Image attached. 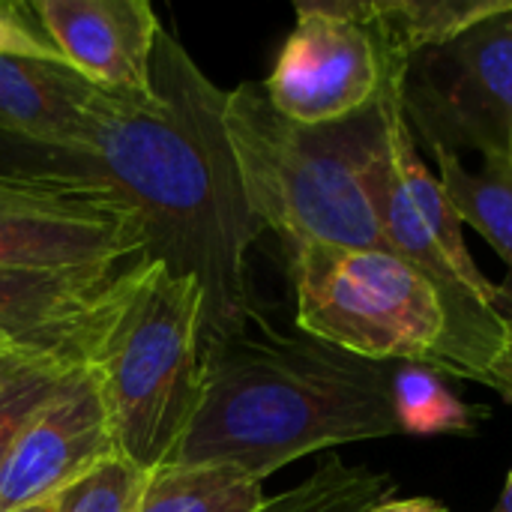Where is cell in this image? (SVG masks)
<instances>
[{
	"label": "cell",
	"instance_id": "24",
	"mask_svg": "<svg viewBox=\"0 0 512 512\" xmlns=\"http://www.w3.org/2000/svg\"><path fill=\"white\" fill-rule=\"evenodd\" d=\"M369 512H450L444 504L432 501V498H402V501H381Z\"/></svg>",
	"mask_w": 512,
	"mask_h": 512
},
{
	"label": "cell",
	"instance_id": "7",
	"mask_svg": "<svg viewBox=\"0 0 512 512\" xmlns=\"http://www.w3.org/2000/svg\"><path fill=\"white\" fill-rule=\"evenodd\" d=\"M402 111L414 141L429 150L510 153L512 0L405 60Z\"/></svg>",
	"mask_w": 512,
	"mask_h": 512
},
{
	"label": "cell",
	"instance_id": "3",
	"mask_svg": "<svg viewBox=\"0 0 512 512\" xmlns=\"http://www.w3.org/2000/svg\"><path fill=\"white\" fill-rule=\"evenodd\" d=\"M402 72L378 102L321 126L282 117L261 81L228 90L225 126L249 204L285 249L303 243L387 249L378 189L402 117Z\"/></svg>",
	"mask_w": 512,
	"mask_h": 512
},
{
	"label": "cell",
	"instance_id": "19",
	"mask_svg": "<svg viewBox=\"0 0 512 512\" xmlns=\"http://www.w3.org/2000/svg\"><path fill=\"white\" fill-rule=\"evenodd\" d=\"M144 483L147 474L114 453L60 489L51 504L54 512H135Z\"/></svg>",
	"mask_w": 512,
	"mask_h": 512
},
{
	"label": "cell",
	"instance_id": "1",
	"mask_svg": "<svg viewBox=\"0 0 512 512\" xmlns=\"http://www.w3.org/2000/svg\"><path fill=\"white\" fill-rule=\"evenodd\" d=\"M153 90L120 99L81 153L0 138V171L72 189L132 216L144 261L195 279L204 297L201 345L261 321L249 249L267 231L255 216L216 87L165 27L156 36Z\"/></svg>",
	"mask_w": 512,
	"mask_h": 512
},
{
	"label": "cell",
	"instance_id": "17",
	"mask_svg": "<svg viewBox=\"0 0 512 512\" xmlns=\"http://www.w3.org/2000/svg\"><path fill=\"white\" fill-rule=\"evenodd\" d=\"M390 396L399 435H474L489 417L486 405H465L447 375L420 363H396Z\"/></svg>",
	"mask_w": 512,
	"mask_h": 512
},
{
	"label": "cell",
	"instance_id": "13",
	"mask_svg": "<svg viewBox=\"0 0 512 512\" xmlns=\"http://www.w3.org/2000/svg\"><path fill=\"white\" fill-rule=\"evenodd\" d=\"M141 255L129 213L102 201L51 210H0V270L123 264Z\"/></svg>",
	"mask_w": 512,
	"mask_h": 512
},
{
	"label": "cell",
	"instance_id": "4",
	"mask_svg": "<svg viewBox=\"0 0 512 512\" xmlns=\"http://www.w3.org/2000/svg\"><path fill=\"white\" fill-rule=\"evenodd\" d=\"M201 315L195 279L135 258L117 276L87 369L96 375L111 438L144 474L171 459L201 396Z\"/></svg>",
	"mask_w": 512,
	"mask_h": 512
},
{
	"label": "cell",
	"instance_id": "29",
	"mask_svg": "<svg viewBox=\"0 0 512 512\" xmlns=\"http://www.w3.org/2000/svg\"><path fill=\"white\" fill-rule=\"evenodd\" d=\"M0 348H6V345H0Z\"/></svg>",
	"mask_w": 512,
	"mask_h": 512
},
{
	"label": "cell",
	"instance_id": "9",
	"mask_svg": "<svg viewBox=\"0 0 512 512\" xmlns=\"http://www.w3.org/2000/svg\"><path fill=\"white\" fill-rule=\"evenodd\" d=\"M120 273V264L0 270V345L87 366Z\"/></svg>",
	"mask_w": 512,
	"mask_h": 512
},
{
	"label": "cell",
	"instance_id": "5",
	"mask_svg": "<svg viewBox=\"0 0 512 512\" xmlns=\"http://www.w3.org/2000/svg\"><path fill=\"white\" fill-rule=\"evenodd\" d=\"M297 327L378 363L438 369L447 318L438 291L390 249L291 246Z\"/></svg>",
	"mask_w": 512,
	"mask_h": 512
},
{
	"label": "cell",
	"instance_id": "15",
	"mask_svg": "<svg viewBox=\"0 0 512 512\" xmlns=\"http://www.w3.org/2000/svg\"><path fill=\"white\" fill-rule=\"evenodd\" d=\"M264 483L234 465H174L147 474L135 512H258Z\"/></svg>",
	"mask_w": 512,
	"mask_h": 512
},
{
	"label": "cell",
	"instance_id": "8",
	"mask_svg": "<svg viewBox=\"0 0 512 512\" xmlns=\"http://www.w3.org/2000/svg\"><path fill=\"white\" fill-rule=\"evenodd\" d=\"M405 69L363 0L297 3V24L285 39L264 93L270 105L306 126L336 123L381 99Z\"/></svg>",
	"mask_w": 512,
	"mask_h": 512
},
{
	"label": "cell",
	"instance_id": "22",
	"mask_svg": "<svg viewBox=\"0 0 512 512\" xmlns=\"http://www.w3.org/2000/svg\"><path fill=\"white\" fill-rule=\"evenodd\" d=\"M78 201H93V198L78 195L63 186L33 180V177L0 171V210H51V207H69Z\"/></svg>",
	"mask_w": 512,
	"mask_h": 512
},
{
	"label": "cell",
	"instance_id": "27",
	"mask_svg": "<svg viewBox=\"0 0 512 512\" xmlns=\"http://www.w3.org/2000/svg\"><path fill=\"white\" fill-rule=\"evenodd\" d=\"M18 512H54V504H51V501H45V504H36V507H27V510H18Z\"/></svg>",
	"mask_w": 512,
	"mask_h": 512
},
{
	"label": "cell",
	"instance_id": "25",
	"mask_svg": "<svg viewBox=\"0 0 512 512\" xmlns=\"http://www.w3.org/2000/svg\"><path fill=\"white\" fill-rule=\"evenodd\" d=\"M30 360V354H21V351H12V348H0V387Z\"/></svg>",
	"mask_w": 512,
	"mask_h": 512
},
{
	"label": "cell",
	"instance_id": "2",
	"mask_svg": "<svg viewBox=\"0 0 512 512\" xmlns=\"http://www.w3.org/2000/svg\"><path fill=\"white\" fill-rule=\"evenodd\" d=\"M393 369L261 318L201 351L198 408L168 462L234 465L264 483L303 456L399 435Z\"/></svg>",
	"mask_w": 512,
	"mask_h": 512
},
{
	"label": "cell",
	"instance_id": "11",
	"mask_svg": "<svg viewBox=\"0 0 512 512\" xmlns=\"http://www.w3.org/2000/svg\"><path fill=\"white\" fill-rule=\"evenodd\" d=\"M30 9L81 78L111 96H150L162 24L147 0H33Z\"/></svg>",
	"mask_w": 512,
	"mask_h": 512
},
{
	"label": "cell",
	"instance_id": "10",
	"mask_svg": "<svg viewBox=\"0 0 512 512\" xmlns=\"http://www.w3.org/2000/svg\"><path fill=\"white\" fill-rule=\"evenodd\" d=\"M114 438L96 375L81 366L30 420L0 465V512L51 501L60 489L114 456Z\"/></svg>",
	"mask_w": 512,
	"mask_h": 512
},
{
	"label": "cell",
	"instance_id": "6",
	"mask_svg": "<svg viewBox=\"0 0 512 512\" xmlns=\"http://www.w3.org/2000/svg\"><path fill=\"white\" fill-rule=\"evenodd\" d=\"M378 216L384 246L426 276L441 297L447 345L438 372L480 384L507 333L501 291L474 264L456 207L441 180L417 156L405 111L393 126L378 189Z\"/></svg>",
	"mask_w": 512,
	"mask_h": 512
},
{
	"label": "cell",
	"instance_id": "12",
	"mask_svg": "<svg viewBox=\"0 0 512 512\" xmlns=\"http://www.w3.org/2000/svg\"><path fill=\"white\" fill-rule=\"evenodd\" d=\"M72 66L30 57H0V138L60 153L93 144L117 102Z\"/></svg>",
	"mask_w": 512,
	"mask_h": 512
},
{
	"label": "cell",
	"instance_id": "16",
	"mask_svg": "<svg viewBox=\"0 0 512 512\" xmlns=\"http://www.w3.org/2000/svg\"><path fill=\"white\" fill-rule=\"evenodd\" d=\"M369 18L387 39L390 51L411 57L429 45L447 42L480 18L495 15L507 0H363Z\"/></svg>",
	"mask_w": 512,
	"mask_h": 512
},
{
	"label": "cell",
	"instance_id": "26",
	"mask_svg": "<svg viewBox=\"0 0 512 512\" xmlns=\"http://www.w3.org/2000/svg\"><path fill=\"white\" fill-rule=\"evenodd\" d=\"M492 512H512V471L510 477H507V486H504V495H501V501H498V507Z\"/></svg>",
	"mask_w": 512,
	"mask_h": 512
},
{
	"label": "cell",
	"instance_id": "23",
	"mask_svg": "<svg viewBox=\"0 0 512 512\" xmlns=\"http://www.w3.org/2000/svg\"><path fill=\"white\" fill-rule=\"evenodd\" d=\"M483 387L495 390L507 405H512V318H507V333H504V345L495 354V360L489 363V369L480 378Z\"/></svg>",
	"mask_w": 512,
	"mask_h": 512
},
{
	"label": "cell",
	"instance_id": "14",
	"mask_svg": "<svg viewBox=\"0 0 512 512\" xmlns=\"http://www.w3.org/2000/svg\"><path fill=\"white\" fill-rule=\"evenodd\" d=\"M441 168V186L456 207L462 225L477 228L486 243L504 258L510 276L501 291V315L512 318V162L510 153L483 156L480 171H468L462 156L450 150H432Z\"/></svg>",
	"mask_w": 512,
	"mask_h": 512
},
{
	"label": "cell",
	"instance_id": "18",
	"mask_svg": "<svg viewBox=\"0 0 512 512\" xmlns=\"http://www.w3.org/2000/svg\"><path fill=\"white\" fill-rule=\"evenodd\" d=\"M393 489V477L327 456L312 477L276 498H267L258 512H369L375 504L390 501Z\"/></svg>",
	"mask_w": 512,
	"mask_h": 512
},
{
	"label": "cell",
	"instance_id": "21",
	"mask_svg": "<svg viewBox=\"0 0 512 512\" xmlns=\"http://www.w3.org/2000/svg\"><path fill=\"white\" fill-rule=\"evenodd\" d=\"M0 57H30L63 63V54L51 42V36L36 21L30 3H6L0 0Z\"/></svg>",
	"mask_w": 512,
	"mask_h": 512
},
{
	"label": "cell",
	"instance_id": "20",
	"mask_svg": "<svg viewBox=\"0 0 512 512\" xmlns=\"http://www.w3.org/2000/svg\"><path fill=\"white\" fill-rule=\"evenodd\" d=\"M81 369V366H78ZM75 369L57 360L30 357L3 387H0V465L9 456L18 435L30 420L63 390Z\"/></svg>",
	"mask_w": 512,
	"mask_h": 512
},
{
	"label": "cell",
	"instance_id": "28",
	"mask_svg": "<svg viewBox=\"0 0 512 512\" xmlns=\"http://www.w3.org/2000/svg\"><path fill=\"white\" fill-rule=\"evenodd\" d=\"M510 162H512V135H510Z\"/></svg>",
	"mask_w": 512,
	"mask_h": 512
}]
</instances>
